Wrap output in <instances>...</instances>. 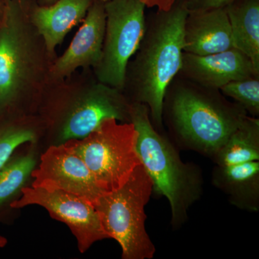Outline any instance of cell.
Returning a JSON list of instances; mask_svg holds the SVG:
<instances>
[{
    "mask_svg": "<svg viewBox=\"0 0 259 259\" xmlns=\"http://www.w3.org/2000/svg\"><path fill=\"white\" fill-rule=\"evenodd\" d=\"M29 0H7L0 21V119L34 115L53 59L30 20Z\"/></svg>",
    "mask_w": 259,
    "mask_h": 259,
    "instance_id": "obj_1",
    "label": "cell"
},
{
    "mask_svg": "<svg viewBox=\"0 0 259 259\" xmlns=\"http://www.w3.org/2000/svg\"><path fill=\"white\" fill-rule=\"evenodd\" d=\"M50 83L36 113L49 146L86 137L104 120L131 122V102L120 90L100 82L93 69H81Z\"/></svg>",
    "mask_w": 259,
    "mask_h": 259,
    "instance_id": "obj_2",
    "label": "cell"
},
{
    "mask_svg": "<svg viewBox=\"0 0 259 259\" xmlns=\"http://www.w3.org/2000/svg\"><path fill=\"white\" fill-rule=\"evenodd\" d=\"M187 14L182 0H176L171 9L157 10L146 17L144 36L126 67L122 93L131 103L147 105L153 125L159 132L163 129L165 93L182 67Z\"/></svg>",
    "mask_w": 259,
    "mask_h": 259,
    "instance_id": "obj_3",
    "label": "cell"
},
{
    "mask_svg": "<svg viewBox=\"0 0 259 259\" xmlns=\"http://www.w3.org/2000/svg\"><path fill=\"white\" fill-rule=\"evenodd\" d=\"M221 90L177 75L163 97L162 120L177 144L211 158L248 116Z\"/></svg>",
    "mask_w": 259,
    "mask_h": 259,
    "instance_id": "obj_4",
    "label": "cell"
},
{
    "mask_svg": "<svg viewBox=\"0 0 259 259\" xmlns=\"http://www.w3.org/2000/svg\"><path fill=\"white\" fill-rule=\"evenodd\" d=\"M130 117L137 131L136 150L152 180L153 192L168 199L172 226H181L187 221L191 206L202 195V172L199 166L182 161L168 137L155 128L147 105L133 102Z\"/></svg>",
    "mask_w": 259,
    "mask_h": 259,
    "instance_id": "obj_5",
    "label": "cell"
},
{
    "mask_svg": "<svg viewBox=\"0 0 259 259\" xmlns=\"http://www.w3.org/2000/svg\"><path fill=\"white\" fill-rule=\"evenodd\" d=\"M153 185L142 164L118 190L100 196L93 204L103 229L122 248V259H151L154 244L146 230L145 207Z\"/></svg>",
    "mask_w": 259,
    "mask_h": 259,
    "instance_id": "obj_6",
    "label": "cell"
},
{
    "mask_svg": "<svg viewBox=\"0 0 259 259\" xmlns=\"http://www.w3.org/2000/svg\"><path fill=\"white\" fill-rule=\"evenodd\" d=\"M137 137L132 122L110 118L86 137L66 144L82 158L100 190L108 193L125 185L141 165L136 150Z\"/></svg>",
    "mask_w": 259,
    "mask_h": 259,
    "instance_id": "obj_7",
    "label": "cell"
},
{
    "mask_svg": "<svg viewBox=\"0 0 259 259\" xmlns=\"http://www.w3.org/2000/svg\"><path fill=\"white\" fill-rule=\"evenodd\" d=\"M142 0H110L105 3V37L100 60L93 69L100 82L122 92L127 63L139 49L146 25Z\"/></svg>",
    "mask_w": 259,
    "mask_h": 259,
    "instance_id": "obj_8",
    "label": "cell"
},
{
    "mask_svg": "<svg viewBox=\"0 0 259 259\" xmlns=\"http://www.w3.org/2000/svg\"><path fill=\"white\" fill-rule=\"evenodd\" d=\"M34 204L44 207L53 219L68 226L77 241L80 253H85L97 241L110 238L93 204L79 196L62 190L48 191L27 186L12 207L18 210Z\"/></svg>",
    "mask_w": 259,
    "mask_h": 259,
    "instance_id": "obj_9",
    "label": "cell"
},
{
    "mask_svg": "<svg viewBox=\"0 0 259 259\" xmlns=\"http://www.w3.org/2000/svg\"><path fill=\"white\" fill-rule=\"evenodd\" d=\"M32 187L65 191L86 199L93 205L105 194L97 185L82 158L66 143L46 149L32 171Z\"/></svg>",
    "mask_w": 259,
    "mask_h": 259,
    "instance_id": "obj_10",
    "label": "cell"
},
{
    "mask_svg": "<svg viewBox=\"0 0 259 259\" xmlns=\"http://www.w3.org/2000/svg\"><path fill=\"white\" fill-rule=\"evenodd\" d=\"M105 25V3L94 1L69 47L53 61L50 83L66 79L80 69H93L97 66L101 58Z\"/></svg>",
    "mask_w": 259,
    "mask_h": 259,
    "instance_id": "obj_11",
    "label": "cell"
},
{
    "mask_svg": "<svg viewBox=\"0 0 259 259\" xmlns=\"http://www.w3.org/2000/svg\"><path fill=\"white\" fill-rule=\"evenodd\" d=\"M177 75L205 88L221 90L231 81L259 76V71L245 54L232 48L204 56L183 52Z\"/></svg>",
    "mask_w": 259,
    "mask_h": 259,
    "instance_id": "obj_12",
    "label": "cell"
},
{
    "mask_svg": "<svg viewBox=\"0 0 259 259\" xmlns=\"http://www.w3.org/2000/svg\"><path fill=\"white\" fill-rule=\"evenodd\" d=\"M94 0H57L49 6L29 0L30 20L42 35L47 50L56 59V49L76 25L82 23Z\"/></svg>",
    "mask_w": 259,
    "mask_h": 259,
    "instance_id": "obj_13",
    "label": "cell"
},
{
    "mask_svg": "<svg viewBox=\"0 0 259 259\" xmlns=\"http://www.w3.org/2000/svg\"><path fill=\"white\" fill-rule=\"evenodd\" d=\"M184 52L204 56L233 48L229 19L225 8L188 12L184 24Z\"/></svg>",
    "mask_w": 259,
    "mask_h": 259,
    "instance_id": "obj_14",
    "label": "cell"
},
{
    "mask_svg": "<svg viewBox=\"0 0 259 259\" xmlns=\"http://www.w3.org/2000/svg\"><path fill=\"white\" fill-rule=\"evenodd\" d=\"M212 183L238 208L249 212L259 210L258 161L216 166L212 172Z\"/></svg>",
    "mask_w": 259,
    "mask_h": 259,
    "instance_id": "obj_15",
    "label": "cell"
},
{
    "mask_svg": "<svg viewBox=\"0 0 259 259\" xmlns=\"http://www.w3.org/2000/svg\"><path fill=\"white\" fill-rule=\"evenodd\" d=\"M37 144H30L25 153L15 151L0 171V223H7L13 218L12 204L22 195L24 187L31 185L32 173L38 164Z\"/></svg>",
    "mask_w": 259,
    "mask_h": 259,
    "instance_id": "obj_16",
    "label": "cell"
},
{
    "mask_svg": "<svg viewBox=\"0 0 259 259\" xmlns=\"http://www.w3.org/2000/svg\"><path fill=\"white\" fill-rule=\"evenodd\" d=\"M225 10L233 48L245 54L259 71V0H237Z\"/></svg>",
    "mask_w": 259,
    "mask_h": 259,
    "instance_id": "obj_17",
    "label": "cell"
},
{
    "mask_svg": "<svg viewBox=\"0 0 259 259\" xmlns=\"http://www.w3.org/2000/svg\"><path fill=\"white\" fill-rule=\"evenodd\" d=\"M216 166H228L259 160V119L248 115L212 158Z\"/></svg>",
    "mask_w": 259,
    "mask_h": 259,
    "instance_id": "obj_18",
    "label": "cell"
},
{
    "mask_svg": "<svg viewBox=\"0 0 259 259\" xmlns=\"http://www.w3.org/2000/svg\"><path fill=\"white\" fill-rule=\"evenodd\" d=\"M42 126L36 115L0 119V171L15 151L25 144H37Z\"/></svg>",
    "mask_w": 259,
    "mask_h": 259,
    "instance_id": "obj_19",
    "label": "cell"
},
{
    "mask_svg": "<svg viewBox=\"0 0 259 259\" xmlns=\"http://www.w3.org/2000/svg\"><path fill=\"white\" fill-rule=\"evenodd\" d=\"M220 90L225 96L241 105L248 115L258 117L259 76L231 81Z\"/></svg>",
    "mask_w": 259,
    "mask_h": 259,
    "instance_id": "obj_20",
    "label": "cell"
},
{
    "mask_svg": "<svg viewBox=\"0 0 259 259\" xmlns=\"http://www.w3.org/2000/svg\"><path fill=\"white\" fill-rule=\"evenodd\" d=\"M237 0H182L188 12H201L226 8Z\"/></svg>",
    "mask_w": 259,
    "mask_h": 259,
    "instance_id": "obj_21",
    "label": "cell"
},
{
    "mask_svg": "<svg viewBox=\"0 0 259 259\" xmlns=\"http://www.w3.org/2000/svg\"><path fill=\"white\" fill-rule=\"evenodd\" d=\"M146 8H157L158 10L167 11L170 10L176 0H142Z\"/></svg>",
    "mask_w": 259,
    "mask_h": 259,
    "instance_id": "obj_22",
    "label": "cell"
},
{
    "mask_svg": "<svg viewBox=\"0 0 259 259\" xmlns=\"http://www.w3.org/2000/svg\"><path fill=\"white\" fill-rule=\"evenodd\" d=\"M37 4L42 5V6H49L54 4L57 0H35Z\"/></svg>",
    "mask_w": 259,
    "mask_h": 259,
    "instance_id": "obj_23",
    "label": "cell"
},
{
    "mask_svg": "<svg viewBox=\"0 0 259 259\" xmlns=\"http://www.w3.org/2000/svg\"><path fill=\"white\" fill-rule=\"evenodd\" d=\"M5 8V2L4 0H0V21L4 15Z\"/></svg>",
    "mask_w": 259,
    "mask_h": 259,
    "instance_id": "obj_24",
    "label": "cell"
},
{
    "mask_svg": "<svg viewBox=\"0 0 259 259\" xmlns=\"http://www.w3.org/2000/svg\"><path fill=\"white\" fill-rule=\"evenodd\" d=\"M8 243V239L5 237L0 236V248H4Z\"/></svg>",
    "mask_w": 259,
    "mask_h": 259,
    "instance_id": "obj_25",
    "label": "cell"
},
{
    "mask_svg": "<svg viewBox=\"0 0 259 259\" xmlns=\"http://www.w3.org/2000/svg\"><path fill=\"white\" fill-rule=\"evenodd\" d=\"M94 1H100L102 2V3H107V2L110 1V0H94Z\"/></svg>",
    "mask_w": 259,
    "mask_h": 259,
    "instance_id": "obj_26",
    "label": "cell"
},
{
    "mask_svg": "<svg viewBox=\"0 0 259 259\" xmlns=\"http://www.w3.org/2000/svg\"><path fill=\"white\" fill-rule=\"evenodd\" d=\"M4 1H5V2H6V1H7V0H4Z\"/></svg>",
    "mask_w": 259,
    "mask_h": 259,
    "instance_id": "obj_27",
    "label": "cell"
}]
</instances>
